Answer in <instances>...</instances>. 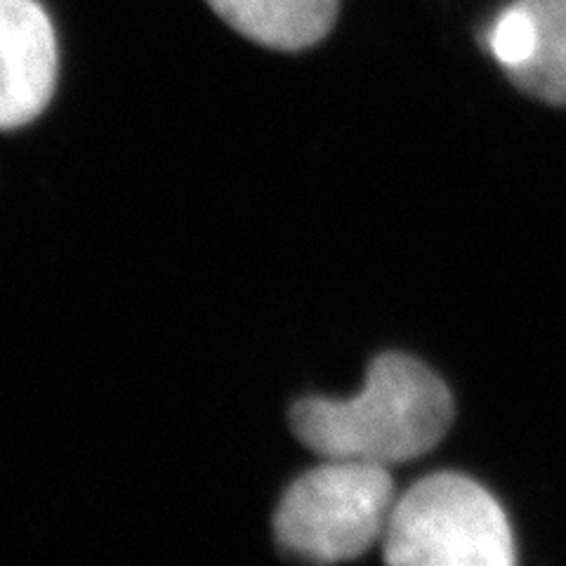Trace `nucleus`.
Masks as SVG:
<instances>
[{
	"mask_svg": "<svg viewBox=\"0 0 566 566\" xmlns=\"http://www.w3.org/2000/svg\"><path fill=\"white\" fill-rule=\"evenodd\" d=\"M453 422V397L434 370L401 352L368 366L352 399L305 397L293 403L291 430L318 458L392 468L432 451Z\"/></svg>",
	"mask_w": 566,
	"mask_h": 566,
	"instance_id": "1",
	"label": "nucleus"
},
{
	"mask_svg": "<svg viewBox=\"0 0 566 566\" xmlns=\"http://www.w3.org/2000/svg\"><path fill=\"white\" fill-rule=\"evenodd\" d=\"M382 551L395 566H510L517 559L501 503L455 472L430 474L397 495Z\"/></svg>",
	"mask_w": 566,
	"mask_h": 566,
	"instance_id": "2",
	"label": "nucleus"
},
{
	"mask_svg": "<svg viewBox=\"0 0 566 566\" xmlns=\"http://www.w3.org/2000/svg\"><path fill=\"white\" fill-rule=\"evenodd\" d=\"M397 503L389 468L322 458L289 486L276 507L274 536L286 555L335 564L382 541Z\"/></svg>",
	"mask_w": 566,
	"mask_h": 566,
	"instance_id": "3",
	"label": "nucleus"
},
{
	"mask_svg": "<svg viewBox=\"0 0 566 566\" xmlns=\"http://www.w3.org/2000/svg\"><path fill=\"white\" fill-rule=\"evenodd\" d=\"M486 45L522 93L566 106V0H515L489 27Z\"/></svg>",
	"mask_w": 566,
	"mask_h": 566,
	"instance_id": "4",
	"label": "nucleus"
},
{
	"mask_svg": "<svg viewBox=\"0 0 566 566\" xmlns=\"http://www.w3.org/2000/svg\"><path fill=\"white\" fill-rule=\"evenodd\" d=\"M57 64V35L39 0H0V130L43 114Z\"/></svg>",
	"mask_w": 566,
	"mask_h": 566,
	"instance_id": "5",
	"label": "nucleus"
},
{
	"mask_svg": "<svg viewBox=\"0 0 566 566\" xmlns=\"http://www.w3.org/2000/svg\"><path fill=\"white\" fill-rule=\"evenodd\" d=\"M222 22L248 41L297 52L324 41L338 17V0H206Z\"/></svg>",
	"mask_w": 566,
	"mask_h": 566,
	"instance_id": "6",
	"label": "nucleus"
}]
</instances>
